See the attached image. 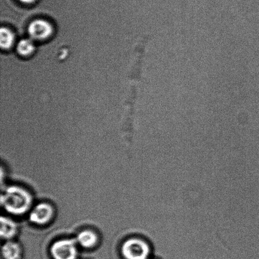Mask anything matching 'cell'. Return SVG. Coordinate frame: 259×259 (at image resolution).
Returning <instances> with one entry per match:
<instances>
[{
    "mask_svg": "<svg viewBox=\"0 0 259 259\" xmlns=\"http://www.w3.org/2000/svg\"><path fill=\"white\" fill-rule=\"evenodd\" d=\"M19 1L22 3V4L29 5L33 4L36 0H19Z\"/></svg>",
    "mask_w": 259,
    "mask_h": 259,
    "instance_id": "8fae6325",
    "label": "cell"
},
{
    "mask_svg": "<svg viewBox=\"0 0 259 259\" xmlns=\"http://www.w3.org/2000/svg\"><path fill=\"white\" fill-rule=\"evenodd\" d=\"M31 195L26 190L18 186H10L1 195V204L8 212L14 215H22L31 207Z\"/></svg>",
    "mask_w": 259,
    "mask_h": 259,
    "instance_id": "6da1fadb",
    "label": "cell"
},
{
    "mask_svg": "<svg viewBox=\"0 0 259 259\" xmlns=\"http://www.w3.org/2000/svg\"><path fill=\"white\" fill-rule=\"evenodd\" d=\"M77 241L63 239L57 241L51 248V252L55 259H75L77 255Z\"/></svg>",
    "mask_w": 259,
    "mask_h": 259,
    "instance_id": "3957f363",
    "label": "cell"
},
{
    "mask_svg": "<svg viewBox=\"0 0 259 259\" xmlns=\"http://www.w3.org/2000/svg\"><path fill=\"white\" fill-rule=\"evenodd\" d=\"M17 52L22 56L31 55L35 49L34 44L30 39L20 40L17 47Z\"/></svg>",
    "mask_w": 259,
    "mask_h": 259,
    "instance_id": "30bf717a",
    "label": "cell"
},
{
    "mask_svg": "<svg viewBox=\"0 0 259 259\" xmlns=\"http://www.w3.org/2000/svg\"><path fill=\"white\" fill-rule=\"evenodd\" d=\"M0 235L3 239H11L16 235L17 227L16 224L12 220L8 218L1 217L0 220Z\"/></svg>",
    "mask_w": 259,
    "mask_h": 259,
    "instance_id": "8992f818",
    "label": "cell"
},
{
    "mask_svg": "<svg viewBox=\"0 0 259 259\" xmlns=\"http://www.w3.org/2000/svg\"><path fill=\"white\" fill-rule=\"evenodd\" d=\"M54 215V210L47 203H40L32 210L30 214V222L35 224L42 225L49 223Z\"/></svg>",
    "mask_w": 259,
    "mask_h": 259,
    "instance_id": "5b68a950",
    "label": "cell"
},
{
    "mask_svg": "<svg viewBox=\"0 0 259 259\" xmlns=\"http://www.w3.org/2000/svg\"><path fill=\"white\" fill-rule=\"evenodd\" d=\"M77 242L84 248L94 247L98 242V237L95 232L91 230L81 232L76 238Z\"/></svg>",
    "mask_w": 259,
    "mask_h": 259,
    "instance_id": "52a82bcc",
    "label": "cell"
},
{
    "mask_svg": "<svg viewBox=\"0 0 259 259\" xmlns=\"http://www.w3.org/2000/svg\"><path fill=\"white\" fill-rule=\"evenodd\" d=\"M53 31L52 25L45 20H35L28 27L30 37L37 40L47 39L52 35Z\"/></svg>",
    "mask_w": 259,
    "mask_h": 259,
    "instance_id": "277c9868",
    "label": "cell"
},
{
    "mask_svg": "<svg viewBox=\"0 0 259 259\" xmlns=\"http://www.w3.org/2000/svg\"><path fill=\"white\" fill-rule=\"evenodd\" d=\"M15 40L14 34L7 28L2 27L0 30V45L3 49H9Z\"/></svg>",
    "mask_w": 259,
    "mask_h": 259,
    "instance_id": "9c48e42d",
    "label": "cell"
},
{
    "mask_svg": "<svg viewBox=\"0 0 259 259\" xmlns=\"http://www.w3.org/2000/svg\"><path fill=\"white\" fill-rule=\"evenodd\" d=\"M122 254L126 259H148L151 249L145 241L131 238L123 243Z\"/></svg>",
    "mask_w": 259,
    "mask_h": 259,
    "instance_id": "7a4b0ae2",
    "label": "cell"
},
{
    "mask_svg": "<svg viewBox=\"0 0 259 259\" xmlns=\"http://www.w3.org/2000/svg\"><path fill=\"white\" fill-rule=\"evenodd\" d=\"M21 249L18 243L12 241L5 243L2 247V254L5 259H18L20 257Z\"/></svg>",
    "mask_w": 259,
    "mask_h": 259,
    "instance_id": "ba28073f",
    "label": "cell"
}]
</instances>
